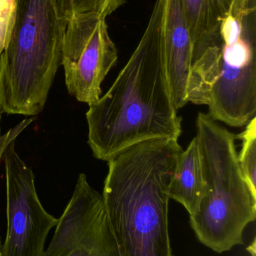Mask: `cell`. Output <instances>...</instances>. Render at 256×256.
Wrapping results in <instances>:
<instances>
[{
  "label": "cell",
  "mask_w": 256,
  "mask_h": 256,
  "mask_svg": "<svg viewBox=\"0 0 256 256\" xmlns=\"http://www.w3.org/2000/svg\"><path fill=\"white\" fill-rule=\"evenodd\" d=\"M0 255H1V254H0Z\"/></svg>",
  "instance_id": "obj_16"
},
{
  "label": "cell",
  "mask_w": 256,
  "mask_h": 256,
  "mask_svg": "<svg viewBox=\"0 0 256 256\" xmlns=\"http://www.w3.org/2000/svg\"><path fill=\"white\" fill-rule=\"evenodd\" d=\"M42 256H120L102 194L79 174L73 194L58 219Z\"/></svg>",
  "instance_id": "obj_7"
},
{
  "label": "cell",
  "mask_w": 256,
  "mask_h": 256,
  "mask_svg": "<svg viewBox=\"0 0 256 256\" xmlns=\"http://www.w3.org/2000/svg\"><path fill=\"white\" fill-rule=\"evenodd\" d=\"M16 10L17 0H0V55L10 39Z\"/></svg>",
  "instance_id": "obj_13"
},
{
  "label": "cell",
  "mask_w": 256,
  "mask_h": 256,
  "mask_svg": "<svg viewBox=\"0 0 256 256\" xmlns=\"http://www.w3.org/2000/svg\"><path fill=\"white\" fill-rule=\"evenodd\" d=\"M6 171L7 232L0 256H42L47 238L58 224L41 203L34 173L15 150V142L3 158Z\"/></svg>",
  "instance_id": "obj_6"
},
{
  "label": "cell",
  "mask_w": 256,
  "mask_h": 256,
  "mask_svg": "<svg viewBox=\"0 0 256 256\" xmlns=\"http://www.w3.org/2000/svg\"><path fill=\"white\" fill-rule=\"evenodd\" d=\"M86 118L93 155L107 162L141 142L180 136L182 118L165 68L162 0H156L129 61L106 94L90 105Z\"/></svg>",
  "instance_id": "obj_1"
},
{
  "label": "cell",
  "mask_w": 256,
  "mask_h": 256,
  "mask_svg": "<svg viewBox=\"0 0 256 256\" xmlns=\"http://www.w3.org/2000/svg\"><path fill=\"white\" fill-rule=\"evenodd\" d=\"M243 132L236 138L241 140V150L238 161L242 172L248 184L256 191V118H252Z\"/></svg>",
  "instance_id": "obj_12"
},
{
  "label": "cell",
  "mask_w": 256,
  "mask_h": 256,
  "mask_svg": "<svg viewBox=\"0 0 256 256\" xmlns=\"http://www.w3.org/2000/svg\"><path fill=\"white\" fill-rule=\"evenodd\" d=\"M188 103L231 127L256 112V0H237L211 37L192 50Z\"/></svg>",
  "instance_id": "obj_3"
},
{
  "label": "cell",
  "mask_w": 256,
  "mask_h": 256,
  "mask_svg": "<svg viewBox=\"0 0 256 256\" xmlns=\"http://www.w3.org/2000/svg\"><path fill=\"white\" fill-rule=\"evenodd\" d=\"M182 152L178 140L156 138L108 161L102 196L120 256H174L168 188Z\"/></svg>",
  "instance_id": "obj_2"
},
{
  "label": "cell",
  "mask_w": 256,
  "mask_h": 256,
  "mask_svg": "<svg viewBox=\"0 0 256 256\" xmlns=\"http://www.w3.org/2000/svg\"><path fill=\"white\" fill-rule=\"evenodd\" d=\"M237 0H181L192 50L211 37Z\"/></svg>",
  "instance_id": "obj_10"
},
{
  "label": "cell",
  "mask_w": 256,
  "mask_h": 256,
  "mask_svg": "<svg viewBox=\"0 0 256 256\" xmlns=\"http://www.w3.org/2000/svg\"><path fill=\"white\" fill-rule=\"evenodd\" d=\"M3 114L4 112H3V110L0 106V162L3 160V156H4L5 152H6L8 147L12 142H15V140L21 135V132H24L36 120V116L25 118V120H22L21 122L18 123L15 127L11 128L7 132L3 134L1 126Z\"/></svg>",
  "instance_id": "obj_14"
},
{
  "label": "cell",
  "mask_w": 256,
  "mask_h": 256,
  "mask_svg": "<svg viewBox=\"0 0 256 256\" xmlns=\"http://www.w3.org/2000/svg\"><path fill=\"white\" fill-rule=\"evenodd\" d=\"M67 24L55 0H17L12 34L0 55L4 114L33 117L43 111L61 66Z\"/></svg>",
  "instance_id": "obj_4"
},
{
  "label": "cell",
  "mask_w": 256,
  "mask_h": 256,
  "mask_svg": "<svg viewBox=\"0 0 256 256\" xmlns=\"http://www.w3.org/2000/svg\"><path fill=\"white\" fill-rule=\"evenodd\" d=\"M205 192L202 161L196 136L179 156L174 176L170 182V198L181 204L189 213L195 214Z\"/></svg>",
  "instance_id": "obj_9"
},
{
  "label": "cell",
  "mask_w": 256,
  "mask_h": 256,
  "mask_svg": "<svg viewBox=\"0 0 256 256\" xmlns=\"http://www.w3.org/2000/svg\"><path fill=\"white\" fill-rule=\"evenodd\" d=\"M118 58L108 33L106 18L77 14L68 20L62 48L61 66L69 94L89 106L102 94V82Z\"/></svg>",
  "instance_id": "obj_5"
},
{
  "label": "cell",
  "mask_w": 256,
  "mask_h": 256,
  "mask_svg": "<svg viewBox=\"0 0 256 256\" xmlns=\"http://www.w3.org/2000/svg\"><path fill=\"white\" fill-rule=\"evenodd\" d=\"M0 250H1V242H0ZM0 254H1V252H0Z\"/></svg>",
  "instance_id": "obj_15"
},
{
  "label": "cell",
  "mask_w": 256,
  "mask_h": 256,
  "mask_svg": "<svg viewBox=\"0 0 256 256\" xmlns=\"http://www.w3.org/2000/svg\"><path fill=\"white\" fill-rule=\"evenodd\" d=\"M62 18L69 20L77 14L94 13L107 18L126 0H55Z\"/></svg>",
  "instance_id": "obj_11"
},
{
  "label": "cell",
  "mask_w": 256,
  "mask_h": 256,
  "mask_svg": "<svg viewBox=\"0 0 256 256\" xmlns=\"http://www.w3.org/2000/svg\"><path fill=\"white\" fill-rule=\"evenodd\" d=\"M164 56L173 103L177 111L188 103L192 44L181 0H162Z\"/></svg>",
  "instance_id": "obj_8"
}]
</instances>
